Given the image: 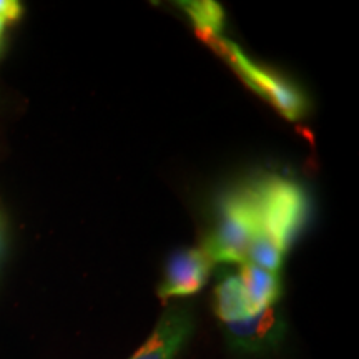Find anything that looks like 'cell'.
Returning <instances> with one entry per match:
<instances>
[{
  "label": "cell",
  "mask_w": 359,
  "mask_h": 359,
  "mask_svg": "<svg viewBox=\"0 0 359 359\" xmlns=\"http://www.w3.org/2000/svg\"><path fill=\"white\" fill-rule=\"evenodd\" d=\"M4 30H6V24L0 20V47H2V39H4Z\"/></svg>",
  "instance_id": "cell-11"
},
{
  "label": "cell",
  "mask_w": 359,
  "mask_h": 359,
  "mask_svg": "<svg viewBox=\"0 0 359 359\" xmlns=\"http://www.w3.org/2000/svg\"><path fill=\"white\" fill-rule=\"evenodd\" d=\"M180 8L191 20L196 37L205 45L223 37L222 32L224 27V12L222 6H218L217 2L190 0V2H180Z\"/></svg>",
  "instance_id": "cell-9"
},
{
  "label": "cell",
  "mask_w": 359,
  "mask_h": 359,
  "mask_svg": "<svg viewBox=\"0 0 359 359\" xmlns=\"http://www.w3.org/2000/svg\"><path fill=\"white\" fill-rule=\"evenodd\" d=\"M231 349L243 354H259L276 348L285 334V321L275 306L224 325Z\"/></svg>",
  "instance_id": "cell-4"
},
{
  "label": "cell",
  "mask_w": 359,
  "mask_h": 359,
  "mask_svg": "<svg viewBox=\"0 0 359 359\" xmlns=\"http://www.w3.org/2000/svg\"><path fill=\"white\" fill-rule=\"evenodd\" d=\"M248 188L257 215V235L271 238L288 251L308 223V193L298 182L278 175L250 180Z\"/></svg>",
  "instance_id": "cell-1"
},
{
  "label": "cell",
  "mask_w": 359,
  "mask_h": 359,
  "mask_svg": "<svg viewBox=\"0 0 359 359\" xmlns=\"http://www.w3.org/2000/svg\"><path fill=\"white\" fill-rule=\"evenodd\" d=\"M238 276L243 283L251 314L269 306H275V303L280 299L283 293V283L278 273L268 271V269L243 262L240 269H238Z\"/></svg>",
  "instance_id": "cell-7"
},
{
  "label": "cell",
  "mask_w": 359,
  "mask_h": 359,
  "mask_svg": "<svg viewBox=\"0 0 359 359\" xmlns=\"http://www.w3.org/2000/svg\"><path fill=\"white\" fill-rule=\"evenodd\" d=\"M213 262L201 248H182L172 253L158 286L161 299L185 298L203 288Z\"/></svg>",
  "instance_id": "cell-5"
},
{
  "label": "cell",
  "mask_w": 359,
  "mask_h": 359,
  "mask_svg": "<svg viewBox=\"0 0 359 359\" xmlns=\"http://www.w3.org/2000/svg\"><path fill=\"white\" fill-rule=\"evenodd\" d=\"M208 47L213 48L231 67V70H235L246 87L266 100L286 120L296 122L308 115L309 100L302 88L296 87L283 75L251 60L235 42L219 37L208 43Z\"/></svg>",
  "instance_id": "cell-3"
},
{
  "label": "cell",
  "mask_w": 359,
  "mask_h": 359,
  "mask_svg": "<svg viewBox=\"0 0 359 359\" xmlns=\"http://www.w3.org/2000/svg\"><path fill=\"white\" fill-rule=\"evenodd\" d=\"M22 12H24V7L17 0H0V20L4 24L19 20L22 17Z\"/></svg>",
  "instance_id": "cell-10"
},
{
  "label": "cell",
  "mask_w": 359,
  "mask_h": 359,
  "mask_svg": "<svg viewBox=\"0 0 359 359\" xmlns=\"http://www.w3.org/2000/svg\"><path fill=\"white\" fill-rule=\"evenodd\" d=\"M257 233V215L248 182H245L219 196L215 222L206 233L201 250L213 263H243Z\"/></svg>",
  "instance_id": "cell-2"
},
{
  "label": "cell",
  "mask_w": 359,
  "mask_h": 359,
  "mask_svg": "<svg viewBox=\"0 0 359 359\" xmlns=\"http://www.w3.org/2000/svg\"><path fill=\"white\" fill-rule=\"evenodd\" d=\"M193 331V314L185 306H172L156 323L154 333L130 359H175Z\"/></svg>",
  "instance_id": "cell-6"
},
{
  "label": "cell",
  "mask_w": 359,
  "mask_h": 359,
  "mask_svg": "<svg viewBox=\"0 0 359 359\" xmlns=\"http://www.w3.org/2000/svg\"><path fill=\"white\" fill-rule=\"evenodd\" d=\"M213 308L224 325L251 316L248 298L238 273H223L213 294Z\"/></svg>",
  "instance_id": "cell-8"
}]
</instances>
